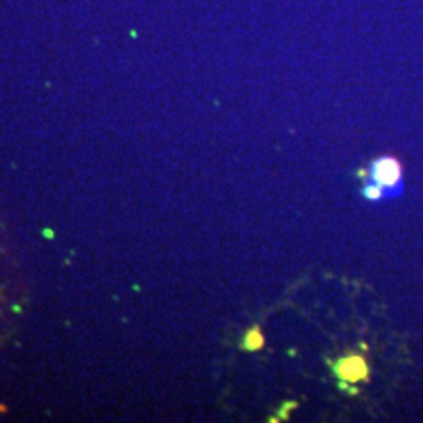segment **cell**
Segmentation results:
<instances>
[{
	"label": "cell",
	"mask_w": 423,
	"mask_h": 423,
	"mask_svg": "<svg viewBox=\"0 0 423 423\" xmlns=\"http://www.w3.org/2000/svg\"><path fill=\"white\" fill-rule=\"evenodd\" d=\"M335 374L343 382H359L362 378H367V362L357 355L343 357L335 362Z\"/></svg>",
	"instance_id": "obj_1"
},
{
	"label": "cell",
	"mask_w": 423,
	"mask_h": 423,
	"mask_svg": "<svg viewBox=\"0 0 423 423\" xmlns=\"http://www.w3.org/2000/svg\"><path fill=\"white\" fill-rule=\"evenodd\" d=\"M372 180L376 186L382 188H390L392 184H398L400 180V165L398 161L390 159V157H382L372 165Z\"/></svg>",
	"instance_id": "obj_2"
},
{
	"label": "cell",
	"mask_w": 423,
	"mask_h": 423,
	"mask_svg": "<svg viewBox=\"0 0 423 423\" xmlns=\"http://www.w3.org/2000/svg\"><path fill=\"white\" fill-rule=\"evenodd\" d=\"M263 345H265V337H263L259 327L249 329V332L245 334L243 341H241V347H243L245 351H259Z\"/></svg>",
	"instance_id": "obj_3"
},
{
	"label": "cell",
	"mask_w": 423,
	"mask_h": 423,
	"mask_svg": "<svg viewBox=\"0 0 423 423\" xmlns=\"http://www.w3.org/2000/svg\"><path fill=\"white\" fill-rule=\"evenodd\" d=\"M365 194H367L369 198H380V188H376V186H374V188H367Z\"/></svg>",
	"instance_id": "obj_4"
}]
</instances>
